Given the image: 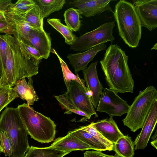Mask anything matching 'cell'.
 Masks as SVG:
<instances>
[{
  "label": "cell",
  "mask_w": 157,
  "mask_h": 157,
  "mask_svg": "<svg viewBox=\"0 0 157 157\" xmlns=\"http://www.w3.org/2000/svg\"><path fill=\"white\" fill-rule=\"evenodd\" d=\"M7 44L5 68L0 78V86L12 87L18 81L36 75L41 60L30 54L15 36L3 35Z\"/></svg>",
  "instance_id": "cell-1"
},
{
  "label": "cell",
  "mask_w": 157,
  "mask_h": 157,
  "mask_svg": "<svg viewBox=\"0 0 157 157\" xmlns=\"http://www.w3.org/2000/svg\"><path fill=\"white\" fill-rule=\"evenodd\" d=\"M35 4L34 0H18L15 3H12L9 9L5 12L14 14L24 13L28 11Z\"/></svg>",
  "instance_id": "cell-29"
},
{
  "label": "cell",
  "mask_w": 157,
  "mask_h": 157,
  "mask_svg": "<svg viewBox=\"0 0 157 157\" xmlns=\"http://www.w3.org/2000/svg\"><path fill=\"white\" fill-rule=\"evenodd\" d=\"M39 6L44 19L52 13L62 9L66 3L65 0H34Z\"/></svg>",
  "instance_id": "cell-23"
},
{
  "label": "cell",
  "mask_w": 157,
  "mask_h": 157,
  "mask_svg": "<svg viewBox=\"0 0 157 157\" xmlns=\"http://www.w3.org/2000/svg\"><path fill=\"white\" fill-rule=\"evenodd\" d=\"M3 153L6 156L10 157L12 154L11 142L5 132L0 130V155Z\"/></svg>",
  "instance_id": "cell-31"
},
{
  "label": "cell",
  "mask_w": 157,
  "mask_h": 157,
  "mask_svg": "<svg viewBox=\"0 0 157 157\" xmlns=\"http://www.w3.org/2000/svg\"><path fill=\"white\" fill-rule=\"evenodd\" d=\"M63 94L77 109L84 113L90 118L93 115L98 117L87 90L77 82L71 81L68 90Z\"/></svg>",
  "instance_id": "cell-9"
},
{
  "label": "cell",
  "mask_w": 157,
  "mask_h": 157,
  "mask_svg": "<svg viewBox=\"0 0 157 157\" xmlns=\"http://www.w3.org/2000/svg\"><path fill=\"white\" fill-rule=\"evenodd\" d=\"M152 140L151 142V145L157 149V131H155V134L152 138Z\"/></svg>",
  "instance_id": "cell-37"
},
{
  "label": "cell",
  "mask_w": 157,
  "mask_h": 157,
  "mask_svg": "<svg viewBox=\"0 0 157 157\" xmlns=\"http://www.w3.org/2000/svg\"><path fill=\"white\" fill-rule=\"evenodd\" d=\"M14 30V27L6 21H0V32L11 35Z\"/></svg>",
  "instance_id": "cell-34"
},
{
  "label": "cell",
  "mask_w": 157,
  "mask_h": 157,
  "mask_svg": "<svg viewBox=\"0 0 157 157\" xmlns=\"http://www.w3.org/2000/svg\"><path fill=\"white\" fill-rule=\"evenodd\" d=\"M69 153L59 151L49 147H30L24 157H63Z\"/></svg>",
  "instance_id": "cell-21"
},
{
  "label": "cell",
  "mask_w": 157,
  "mask_h": 157,
  "mask_svg": "<svg viewBox=\"0 0 157 157\" xmlns=\"http://www.w3.org/2000/svg\"><path fill=\"white\" fill-rule=\"evenodd\" d=\"M28 78V83L25 78H23L17 81L13 88L18 97L25 100L27 104L30 106L33 105L34 102L37 101L39 98L33 86L32 78Z\"/></svg>",
  "instance_id": "cell-18"
},
{
  "label": "cell",
  "mask_w": 157,
  "mask_h": 157,
  "mask_svg": "<svg viewBox=\"0 0 157 157\" xmlns=\"http://www.w3.org/2000/svg\"><path fill=\"white\" fill-rule=\"evenodd\" d=\"M128 60V57L119 46L111 44L100 61L109 89L118 93H133L134 81Z\"/></svg>",
  "instance_id": "cell-2"
},
{
  "label": "cell",
  "mask_w": 157,
  "mask_h": 157,
  "mask_svg": "<svg viewBox=\"0 0 157 157\" xmlns=\"http://www.w3.org/2000/svg\"><path fill=\"white\" fill-rule=\"evenodd\" d=\"M17 108L24 124L31 138L41 143H49L55 138L56 125L50 117L24 103Z\"/></svg>",
  "instance_id": "cell-5"
},
{
  "label": "cell",
  "mask_w": 157,
  "mask_h": 157,
  "mask_svg": "<svg viewBox=\"0 0 157 157\" xmlns=\"http://www.w3.org/2000/svg\"><path fill=\"white\" fill-rule=\"evenodd\" d=\"M112 0H77L71 2L80 15L90 17L99 15L106 11L114 12L110 3Z\"/></svg>",
  "instance_id": "cell-12"
},
{
  "label": "cell",
  "mask_w": 157,
  "mask_h": 157,
  "mask_svg": "<svg viewBox=\"0 0 157 157\" xmlns=\"http://www.w3.org/2000/svg\"><path fill=\"white\" fill-rule=\"evenodd\" d=\"M98 63V61L92 62L88 67L82 71L86 87L95 109L97 107L104 89L98 77L96 68Z\"/></svg>",
  "instance_id": "cell-11"
},
{
  "label": "cell",
  "mask_w": 157,
  "mask_h": 157,
  "mask_svg": "<svg viewBox=\"0 0 157 157\" xmlns=\"http://www.w3.org/2000/svg\"><path fill=\"white\" fill-rule=\"evenodd\" d=\"M93 124L96 129L113 145L120 137L124 135L112 117L99 120L94 122Z\"/></svg>",
  "instance_id": "cell-17"
},
{
  "label": "cell",
  "mask_w": 157,
  "mask_h": 157,
  "mask_svg": "<svg viewBox=\"0 0 157 157\" xmlns=\"http://www.w3.org/2000/svg\"><path fill=\"white\" fill-rule=\"evenodd\" d=\"M51 52L55 54L59 60L62 71L64 82L67 90H68L70 83L72 81L77 82L85 89L87 90L85 85V81L84 80L81 78L78 74L75 75L71 72L66 63L59 56L54 48L51 49Z\"/></svg>",
  "instance_id": "cell-22"
},
{
  "label": "cell",
  "mask_w": 157,
  "mask_h": 157,
  "mask_svg": "<svg viewBox=\"0 0 157 157\" xmlns=\"http://www.w3.org/2000/svg\"><path fill=\"white\" fill-rule=\"evenodd\" d=\"M47 22L59 32L64 38L65 42L70 45L76 40L77 37L74 35L72 31L67 26L63 24L60 20L57 18H48Z\"/></svg>",
  "instance_id": "cell-25"
},
{
  "label": "cell",
  "mask_w": 157,
  "mask_h": 157,
  "mask_svg": "<svg viewBox=\"0 0 157 157\" xmlns=\"http://www.w3.org/2000/svg\"><path fill=\"white\" fill-rule=\"evenodd\" d=\"M10 0H0V11L3 13L7 11L12 4Z\"/></svg>",
  "instance_id": "cell-36"
},
{
  "label": "cell",
  "mask_w": 157,
  "mask_h": 157,
  "mask_svg": "<svg viewBox=\"0 0 157 157\" xmlns=\"http://www.w3.org/2000/svg\"><path fill=\"white\" fill-rule=\"evenodd\" d=\"M13 36L18 39L21 44L26 48L30 54L39 60H41L42 59L40 53L36 49L29 44L23 38L14 35H13Z\"/></svg>",
  "instance_id": "cell-33"
},
{
  "label": "cell",
  "mask_w": 157,
  "mask_h": 157,
  "mask_svg": "<svg viewBox=\"0 0 157 157\" xmlns=\"http://www.w3.org/2000/svg\"><path fill=\"white\" fill-rule=\"evenodd\" d=\"M157 122V100L153 103L142 127L133 142L135 149L144 150L147 147Z\"/></svg>",
  "instance_id": "cell-13"
},
{
  "label": "cell",
  "mask_w": 157,
  "mask_h": 157,
  "mask_svg": "<svg viewBox=\"0 0 157 157\" xmlns=\"http://www.w3.org/2000/svg\"><path fill=\"white\" fill-rule=\"evenodd\" d=\"M49 147L69 153L75 151L93 150L91 147L71 134L70 131L65 136L56 139Z\"/></svg>",
  "instance_id": "cell-16"
},
{
  "label": "cell",
  "mask_w": 157,
  "mask_h": 157,
  "mask_svg": "<svg viewBox=\"0 0 157 157\" xmlns=\"http://www.w3.org/2000/svg\"><path fill=\"white\" fill-rule=\"evenodd\" d=\"M20 14L31 28L44 30V18L39 6L36 3L26 12Z\"/></svg>",
  "instance_id": "cell-20"
},
{
  "label": "cell",
  "mask_w": 157,
  "mask_h": 157,
  "mask_svg": "<svg viewBox=\"0 0 157 157\" xmlns=\"http://www.w3.org/2000/svg\"><path fill=\"white\" fill-rule=\"evenodd\" d=\"M133 142L128 136L120 137L113 144V150L115 157H133L134 148Z\"/></svg>",
  "instance_id": "cell-19"
},
{
  "label": "cell",
  "mask_w": 157,
  "mask_h": 157,
  "mask_svg": "<svg viewBox=\"0 0 157 157\" xmlns=\"http://www.w3.org/2000/svg\"><path fill=\"white\" fill-rule=\"evenodd\" d=\"M6 21L4 13L0 11V21Z\"/></svg>",
  "instance_id": "cell-38"
},
{
  "label": "cell",
  "mask_w": 157,
  "mask_h": 157,
  "mask_svg": "<svg viewBox=\"0 0 157 157\" xmlns=\"http://www.w3.org/2000/svg\"><path fill=\"white\" fill-rule=\"evenodd\" d=\"M157 43H156V44H155V45H154L153 47L151 48V50H153V49L156 50L157 49Z\"/></svg>",
  "instance_id": "cell-39"
},
{
  "label": "cell",
  "mask_w": 157,
  "mask_h": 157,
  "mask_svg": "<svg viewBox=\"0 0 157 157\" xmlns=\"http://www.w3.org/2000/svg\"><path fill=\"white\" fill-rule=\"evenodd\" d=\"M56 100L59 102L62 107L66 111L64 112L65 114H71L73 113L85 117L87 119L90 118L86 113L83 112L77 109L76 107L63 94L54 96Z\"/></svg>",
  "instance_id": "cell-30"
},
{
  "label": "cell",
  "mask_w": 157,
  "mask_h": 157,
  "mask_svg": "<svg viewBox=\"0 0 157 157\" xmlns=\"http://www.w3.org/2000/svg\"><path fill=\"white\" fill-rule=\"evenodd\" d=\"M106 48V45L102 44L83 52L69 54L67 58L75 73L77 74L79 71L86 69L88 64L93 60L97 53L99 52L105 50Z\"/></svg>",
  "instance_id": "cell-15"
},
{
  "label": "cell",
  "mask_w": 157,
  "mask_h": 157,
  "mask_svg": "<svg viewBox=\"0 0 157 157\" xmlns=\"http://www.w3.org/2000/svg\"><path fill=\"white\" fill-rule=\"evenodd\" d=\"M0 130L5 132L12 144V157H24L30 147L28 134L17 108L6 107L0 116Z\"/></svg>",
  "instance_id": "cell-4"
},
{
  "label": "cell",
  "mask_w": 157,
  "mask_h": 157,
  "mask_svg": "<svg viewBox=\"0 0 157 157\" xmlns=\"http://www.w3.org/2000/svg\"><path fill=\"white\" fill-rule=\"evenodd\" d=\"M92 122L87 126H83L80 128L91 134L97 140L102 144L106 149L107 151L113 150V144L107 140L95 128Z\"/></svg>",
  "instance_id": "cell-27"
},
{
  "label": "cell",
  "mask_w": 157,
  "mask_h": 157,
  "mask_svg": "<svg viewBox=\"0 0 157 157\" xmlns=\"http://www.w3.org/2000/svg\"><path fill=\"white\" fill-rule=\"evenodd\" d=\"M129 105L121 98L118 92L107 88L104 89L96 111L108 114L110 117H121L126 113Z\"/></svg>",
  "instance_id": "cell-8"
},
{
  "label": "cell",
  "mask_w": 157,
  "mask_h": 157,
  "mask_svg": "<svg viewBox=\"0 0 157 157\" xmlns=\"http://www.w3.org/2000/svg\"><path fill=\"white\" fill-rule=\"evenodd\" d=\"M156 100V88L153 86L147 87L139 93L129 105L127 115L122 120L124 125L133 132L141 128Z\"/></svg>",
  "instance_id": "cell-6"
},
{
  "label": "cell",
  "mask_w": 157,
  "mask_h": 157,
  "mask_svg": "<svg viewBox=\"0 0 157 157\" xmlns=\"http://www.w3.org/2000/svg\"><path fill=\"white\" fill-rule=\"evenodd\" d=\"M69 131L71 134L91 147L93 150L107 151L106 148L91 134L80 127Z\"/></svg>",
  "instance_id": "cell-24"
},
{
  "label": "cell",
  "mask_w": 157,
  "mask_h": 157,
  "mask_svg": "<svg viewBox=\"0 0 157 157\" xmlns=\"http://www.w3.org/2000/svg\"><path fill=\"white\" fill-rule=\"evenodd\" d=\"M18 97L13 87L0 86V113L15 98Z\"/></svg>",
  "instance_id": "cell-28"
},
{
  "label": "cell",
  "mask_w": 157,
  "mask_h": 157,
  "mask_svg": "<svg viewBox=\"0 0 157 157\" xmlns=\"http://www.w3.org/2000/svg\"><path fill=\"white\" fill-rule=\"evenodd\" d=\"M132 4L142 27L151 31L157 27V0H137Z\"/></svg>",
  "instance_id": "cell-10"
},
{
  "label": "cell",
  "mask_w": 157,
  "mask_h": 157,
  "mask_svg": "<svg viewBox=\"0 0 157 157\" xmlns=\"http://www.w3.org/2000/svg\"><path fill=\"white\" fill-rule=\"evenodd\" d=\"M115 21L105 23L95 29L87 32L78 37L70 45V49L83 52L97 45L115 40L113 35Z\"/></svg>",
  "instance_id": "cell-7"
},
{
  "label": "cell",
  "mask_w": 157,
  "mask_h": 157,
  "mask_svg": "<svg viewBox=\"0 0 157 157\" xmlns=\"http://www.w3.org/2000/svg\"><path fill=\"white\" fill-rule=\"evenodd\" d=\"M84 157H115L114 156L107 155L99 151H86L84 153Z\"/></svg>",
  "instance_id": "cell-35"
},
{
  "label": "cell",
  "mask_w": 157,
  "mask_h": 157,
  "mask_svg": "<svg viewBox=\"0 0 157 157\" xmlns=\"http://www.w3.org/2000/svg\"><path fill=\"white\" fill-rule=\"evenodd\" d=\"M80 15L78 10L73 8L66 10L63 14L66 26L72 31H78L81 26Z\"/></svg>",
  "instance_id": "cell-26"
},
{
  "label": "cell",
  "mask_w": 157,
  "mask_h": 157,
  "mask_svg": "<svg viewBox=\"0 0 157 157\" xmlns=\"http://www.w3.org/2000/svg\"><path fill=\"white\" fill-rule=\"evenodd\" d=\"M50 34L49 33L44 30L32 28L26 37L21 38L36 49L40 53L42 59H47L49 56L51 49V39Z\"/></svg>",
  "instance_id": "cell-14"
},
{
  "label": "cell",
  "mask_w": 157,
  "mask_h": 157,
  "mask_svg": "<svg viewBox=\"0 0 157 157\" xmlns=\"http://www.w3.org/2000/svg\"><path fill=\"white\" fill-rule=\"evenodd\" d=\"M2 67L0 65V78L2 77Z\"/></svg>",
  "instance_id": "cell-40"
},
{
  "label": "cell",
  "mask_w": 157,
  "mask_h": 157,
  "mask_svg": "<svg viewBox=\"0 0 157 157\" xmlns=\"http://www.w3.org/2000/svg\"><path fill=\"white\" fill-rule=\"evenodd\" d=\"M7 52V43L3 36L0 35V65L2 67V73L5 68Z\"/></svg>",
  "instance_id": "cell-32"
},
{
  "label": "cell",
  "mask_w": 157,
  "mask_h": 157,
  "mask_svg": "<svg viewBox=\"0 0 157 157\" xmlns=\"http://www.w3.org/2000/svg\"><path fill=\"white\" fill-rule=\"evenodd\" d=\"M113 14L119 35L124 42L130 48L137 47L142 26L133 4L124 0L119 1L115 5Z\"/></svg>",
  "instance_id": "cell-3"
}]
</instances>
